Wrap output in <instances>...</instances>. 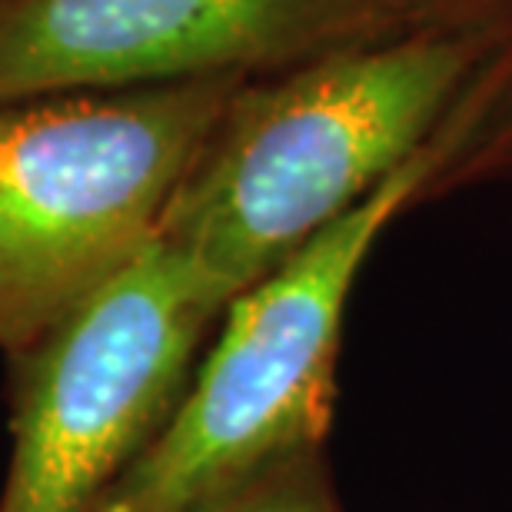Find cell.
Returning a JSON list of instances; mask_svg holds the SVG:
<instances>
[{"mask_svg": "<svg viewBox=\"0 0 512 512\" xmlns=\"http://www.w3.org/2000/svg\"><path fill=\"white\" fill-rule=\"evenodd\" d=\"M220 77L0 104V346L20 356L157 240Z\"/></svg>", "mask_w": 512, "mask_h": 512, "instance_id": "3957f363", "label": "cell"}, {"mask_svg": "<svg viewBox=\"0 0 512 512\" xmlns=\"http://www.w3.org/2000/svg\"><path fill=\"white\" fill-rule=\"evenodd\" d=\"M330 0H0V104L210 80L286 50Z\"/></svg>", "mask_w": 512, "mask_h": 512, "instance_id": "5b68a950", "label": "cell"}, {"mask_svg": "<svg viewBox=\"0 0 512 512\" xmlns=\"http://www.w3.org/2000/svg\"><path fill=\"white\" fill-rule=\"evenodd\" d=\"M439 140L223 306L163 433L97 512H200L263 469L320 453L353 283L380 233L436 177Z\"/></svg>", "mask_w": 512, "mask_h": 512, "instance_id": "7a4b0ae2", "label": "cell"}, {"mask_svg": "<svg viewBox=\"0 0 512 512\" xmlns=\"http://www.w3.org/2000/svg\"><path fill=\"white\" fill-rule=\"evenodd\" d=\"M200 512H343L320 453L293 456L263 469Z\"/></svg>", "mask_w": 512, "mask_h": 512, "instance_id": "8992f818", "label": "cell"}, {"mask_svg": "<svg viewBox=\"0 0 512 512\" xmlns=\"http://www.w3.org/2000/svg\"><path fill=\"white\" fill-rule=\"evenodd\" d=\"M459 74L453 44L416 40L320 60L230 100L157 240L227 306L413 160Z\"/></svg>", "mask_w": 512, "mask_h": 512, "instance_id": "6da1fadb", "label": "cell"}, {"mask_svg": "<svg viewBox=\"0 0 512 512\" xmlns=\"http://www.w3.org/2000/svg\"><path fill=\"white\" fill-rule=\"evenodd\" d=\"M223 306L163 240L17 356L0 512H97L177 409Z\"/></svg>", "mask_w": 512, "mask_h": 512, "instance_id": "277c9868", "label": "cell"}]
</instances>
